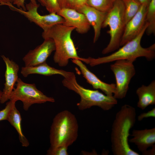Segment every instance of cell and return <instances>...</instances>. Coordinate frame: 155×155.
<instances>
[{
	"label": "cell",
	"instance_id": "6da1fadb",
	"mask_svg": "<svg viewBox=\"0 0 155 155\" xmlns=\"http://www.w3.org/2000/svg\"><path fill=\"white\" fill-rule=\"evenodd\" d=\"M136 111L132 106L125 104L116 113L113 122L111 136V151L114 155H139L129 144L130 130L136 121Z\"/></svg>",
	"mask_w": 155,
	"mask_h": 155
},
{
	"label": "cell",
	"instance_id": "7a4b0ae2",
	"mask_svg": "<svg viewBox=\"0 0 155 155\" xmlns=\"http://www.w3.org/2000/svg\"><path fill=\"white\" fill-rule=\"evenodd\" d=\"M75 29L74 27L58 24L43 31L42 33L44 39L50 38L54 41L55 50L53 60L60 67L66 66L70 59L81 60L82 58L78 55L71 37V33Z\"/></svg>",
	"mask_w": 155,
	"mask_h": 155
},
{
	"label": "cell",
	"instance_id": "3957f363",
	"mask_svg": "<svg viewBox=\"0 0 155 155\" xmlns=\"http://www.w3.org/2000/svg\"><path fill=\"white\" fill-rule=\"evenodd\" d=\"M148 25L146 22L145 26L139 34L135 38L128 42L116 51L108 56L94 58L89 57L83 58L82 61L93 67L102 64L111 62L120 59L135 61L137 58L145 57L149 61L155 57V44L144 48L142 46L141 41Z\"/></svg>",
	"mask_w": 155,
	"mask_h": 155
},
{
	"label": "cell",
	"instance_id": "277c9868",
	"mask_svg": "<svg viewBox=\"0 0 155 155\" xmlns=\"http://www.w3.org/2000/svg\"><path fill=\"white\" fill-rule=\"evenodd\" d=\"M78 124L75 115L65 110L58 113L53 119L50 131V147H68L77 140Z\"/></svg>",
	"mask_w": 155,
	"mask_h": 155
},
{
	"label": "cell",
	"instance_id": "5b68a950",
	"mask_svg": "<svg viewBox=\"0 0 155 155\" xmlns=\"http://www.w3.org/2000/svg\"><path fill=\"white\" fill-rule=\"evenodd\" d=\"M62 83L65 87L80 96V100L77 106L80 110L97 106L104 111H108L117 104V99L113 96H107L98 90L88 89L81 86L77 82L73 73L69 77L64 78Z\"/></svg>",
	"mask_w": 155,
	"mask_h": 155
},
{
	"label": "cell",
	"instance_id": "8992f818",
	"mask_svg": "<svg viewBox=\"0 0 155 155\" xmlns=\"http://www.w3.org/2000/svg\"><path fill=\"white\" fill-rule=\"evenodd\" d=\"M125 25L123 2L122 0H115L102 25V28L109 27L107 33L110 37L109 43L102 50V54L108 53L119 48Z\"/></svg>",
	"mask_w": 155,
	"mask_h": 155
},
{
	"label": "cell",
	"instance_id": "52a82bcc",
	"mask_svg": "<svg viewBox=\"0 0 155 155\" xmlns=\"http://www.w3.org/2000/svg\"><path fill=\"white\" fill-rule=\"evenodd\" d=\"M15 86L10 95L9 100L16 102L21 101L25 111H27L33 104L55 102L54 98L45 95L36 88L34 84L26 83L18 78Z\"/></svg>",
	"mask_w": 155,
	"mask_h": 155
},
{
	"label": "cell",
	"instance_id": "ba28073f",
	"mask_svg": "<svg viewBox=\"0 0 155 155\" xmlns=\"http://www.w3.org/2000/svg\"><path fill=\"white\" fill-rule=\"evenodd\" d=\"M134 61L119 60L110 65L116 79V91L113 96L116 99H122L126 96L130 81L135 73L133 64Z\"/></svg>",
	"mask_w": 155,
	"mask_h": 155
},
{
	"label": "cell",
	"instance_id": "9c48e42d",
	"mask_svg": "<svg viewBox=\"0 0 155 155\" xmlns=\"http://www.w3.org/2000/svg\"><path fill=\"white\" fill-rule=\"evenodd\" d=\"M7 5L11 10L18 12L24 16L31 22L35 23L43 29V31L56 25L63 24L65 21L64 18L57 13H50L49 14L44 15L40 14L38 12L39 5L37 3H34L30 1L26 4V11L15 7L12 3H9Z\"/></svg>",
	"mask_w": 155,
	"mask_h": 155
},
{
	"label": "cell",
	"instance_id": "30bf717a",
	"mask_svg": "<svg viewBox=\"0 0 155 155\" xmlns=\"http://www.w3.org/2000/svg\"><path fill=\"white\" fill-rule=\"evenodd\" d=\"M148 5L142 4L137 13L126 24L120 46L135 38L142 30L146 23V15Z\"/></svg>",
	"mask_w": 155,
	"mask_h": 155
},
{
	"label": "cell",
	"instance_id": "8fae6325",
	"mask_svg": "<svg viewBox=\"0 0 155 155\" xmlns=\"http://www.w3.org/2000/svg\"><path fill=\"white\" fill-rule=\"evenodd\" d=\"M44 39L41 44L29 51L23 57L25 66H35L46 62L52 52L55 51L53 40L50 38Z\"/></svg>",
	"mask_w": 155,
	"mask_h": 155
},
{
	"label": "cell",
	"instance_id": "7c38bea8",
	"mask_svg": "<svg viewBox=\"0 0 155 155\" xmlns=\"http://www.w3.org/2000/svg\"><path fill=\"white\" fill-rule=\"evenodd\" d=\"M57 13L64 19L63 24L74 27L78 33H86L90 28L91 26L85 16L73 9H61Z\"/></svg>",
	"mask_w": 155,
	"mask_h": 155
},
{
	"label": "cell",
	"instance_id": "4fadbf2b",
	"mask_svg": "<svg viewBox=\"0 0 155 155\" xmlns=\"http://www.w3.org/2000/svg\"><path fill=\"white\" fill-rule=\"evenodd\" d=\"M6 66L5 73V83L2 91L1 103L4 104L9 100L10 95L14 89L15 86L18 78V65L12 60L5 57L1 55Z\"/></svg>",
	"mask_w": 155,
	"mask_h": 155
},
{
	"label": "cell",
	"instance_id": "5bb4252c",
	"mask_svg": "<svg viewBox=\"0 0 155 155\" xmlns=\"http://www.w3.org/2000/svg\"><path fill=\"white\" fill-rule=\"evenodd\" d=\"M71 61L73 63L79 67L87 82L91 85L93 88L100 89L107 96H113L116 91L115 84H108L102 81L91 72L80 60L73 59Z\"/></svg>",
	"mask_w": 155,
	"mask_h": 155
},
{
	"label": "cell",
	"instance_id": "9a60e30c",
	"mask_svg": "<svg viewBox=\"0 0 155 155\" xmlns=\"http://www.w3.org/2000/svg\"><path fill=\"white\" fill-rule=\"evenodd\" d=\"M86 17L94 30L93 42H96L100 36L102 25L107 13L99 11L86 4L79 7L77 10Z\"/></svg>",
	"mask_w": 155,
	"mask_h": 155
},
{
	"label": "cell",
	"instance_id": "2e32d148",
	"mask_svg": "<svg viewBox=\"0 0 155 155\" xmlns=\"http://www.w3.org/2000/svg\"><path fill=\"white\" fill-rule=\"evenodd\" d=\"M131 135L133 137L129 140V142L134 144L141 152L155 144V127L142 130L134 129Z\"/></svg>",
	"mask_w": 155,
	"mask_h": 155
},
{
	"label": "cell",
	"instance_id": "e0dca14e",
	"mask_svg": "<svg viewBox=\"0 0 155 155\" xmlns=\"http://www.w3.org/2000/svg\"><path fill=\"white\" fill-rule=\"evenodd\" d=\"M20 72L25 77L30 74H38L47 76L60 75L64 78L69 77L73 73L55 69L49 65L46 62L35 66L22 67Z\"/></svg>",
	"mask_w": 155,
	"mask_h": 155
},
{
	"label": "cell",
	"instance_id": "ac0fdd59",
	"mask_svg": "<svg viewBox=\"0 0 155 155\" xmlns=\"http://www.w3.org/2000/svg\"><path fill=\"white\" fill-rule=\"evenodd\" d=\"M139 100L137 106L142 110L150 105L155 104V81L153 80L148 86L142 85L136 91Z\"/></svg>",
	"mask_w": 155,
	"mask_h": 155
},
{
	"label": "cell",
	"instance_id": "d6986e66",
	"mask_svg": "<svg viewBox=\"0 0 155 155\" xmlns=\"http://www.w3.org/2000/svg\"><path fill=\"white\" fill-rule=\"evenodd\" d=\"M7 121L18 132L19 140L22 146L24 147L28 146L29 143L22 132L21 126L22 118L20 112L16 108V104L14 105L11 110Z\"/></svg>",
	"mask_w": 155,
	"mask_h": 155
},
{
	"label": "cell",
	"instance_id": "ffe728a7",
	"mask_svg": "<svg viewBox=\"0 0 155 155\" xmlns=\"http://www.w3.org/2000/svg\"><path fill=\"white\" fill-rule=\"evenodd\" d=\"M146 22L148 25L145 32L148 35L155 34V0H150L146 15Z\"/></svg>",
	"mask_w": 155,
	"mask_h": 155
},
{
	"label": "cell",
	"instance_id": "44dd1931",
	"mask_svg": "<svg viewBox=\"0 0 155 155\" xmlns=\"http://www.w3.org/2000/svg\"><path fill=\"white\" fill-rule=\"evenodd\" d=\"M125 5V18L126 24L137 13L141 4L137 0H122Z\"/></svg>",
	"mask_w": 155,
	"mask_h": 155
},
{
	"label": "cell",
	"instance_id": "7402d4cb",
	"mask_svg": "<svg viewBox=\"0 0 155 155\" xmlns=\"http://www.w3.org/2000/svg\"><path fill=\"white\" fill-rule=\"evenodd\" d=\"M115 0H88L86 5L99 11L108 13L113 6Z\"/></svg>",
	"mask_w": 155,
	"mask_h": 155
},
{
	"label": "cell",
	"instance_id": "603a6c76",
	"mask_svg": "<svg viewBox=\"0 0 155 155\" xmlns=\"http://www.w3.org/2000/svg\"><path fill=\"white\" fill-rule=\"evenodd\" d=\"M68 147L59 146L55 147H50L47 151V155H68Z\"/></svg>",
	"mask_w": 155,
	"mask_h": 155
},
{
	"label": "cell",
	"instance_id": "cb8c5ba5",
	"mask_svg": "<svg viewBox=\"0 0 155 155\" xmlns=\"http://www.w3.org/2000/svg\"><path fill=\"white\" fill-rule=\"evenodd\" d=\"M45 7L50 13H57L61 10L58 0H45Z\"/></svg>",
	"mask_w": 155,
	"mask_h": 155
},
{
	"label": "cell",
	"instance_id": "d4e9b609",
	"mask_svg": "<svg viewBox=\"0 0 155 155\" xmlns=\"http://www.w3.org/2000/svg\"><path fill=\"white\" fill-rule=\"evenodd\" d=\"M16 102L10 100L7 102L5 107L0 111V121L7 120L10 112Z\"/></svg>",
	"mask_w": 155,
	"mask_h": 155
},
{
	"label": "cell",
	"instance_id": "484cf974",
	"mask_svg": "<svg viewBox=\"0 0 155 155\" xmlns=\"http://www.w3.org/2000/svg\"><path fill=\"white\" fill-rule=\"evenodd\" d=\"M149 117H155V107L148 112L140 114L138 116L137 119L138 121H141L144 119Z\"/></svg>",
	"mask_w": 155,
	"mask_h": 155
},
{
	"label": "cell",
	"instance_id": "4316f807",
	"mask_svg": "<svg viewBox=\"0 0 155 155\" xmlns=\"http://www.w3.org/2000/svg\"><path fill=\"white\" fill-rule=\"evenodd\" d=\"M74 0H58L61 9L63 8L73 9Z\"/></svg>",
	"mask_w": 155,
	"mask_h": 155
},
{
	"label": "cell",
	"instance_id": "83f0119b",
	"mask_svg": "<svg viewBox=\"0 0 155 155\" xmlns=\"http://www.w3.org/2000/svg\"><path fill=\"white\" fill-rule=\"evenodd\" d=\"M88 0H74L73 9L77 10L79 7L86 4Z\"/></svg>",
	"mask_w": 155,
	"mask_h": 155
},
{
	"label": "cell",
	"instance_id": "f1b7e54d",
	"mask_svg": "<svg viewBox=\"0 0 155 155\" xmlns=\"http://www.w3.org/2000/svg\"><path fill=\"white\" fill-rule=\"evenodd\" d=\"M143 155H155V145L152 147V148L150 149H148L145 151L142 152Z\"/></svg>",
	"mask_w": 155,
	"mask_h": 155
},
{
	"label": "cell",
	"instance_id": "f546056e",
	"mask_svg": "<svg viewBox=\"0 0 155 155\" xmlns=\"http://www.w3.org/2000/svg\"><path fill=\"white\" fill-rule=\"evenodd\" d=\"M14 0H0V6L6 5L9 3H13Z\"/></svg>",
	"mask_w": 155,
	"mask_h": 155
},
{
	"label": "cell",
	"instance_id": "4dcf8cb0",
	"mask_svg": "<svg viewBox=\"0 0 155 155\" xmlns=\"http://www.w3.org/2000/svg\"><path fill=\"white\" fill-rule=\"evenodd\" d=\"M137 0L141 4H146L148 5L150 0Z\"/></svg>",
	"mask_w": 155,
	"mask_h": 155
},
{
	"label": "cell",
	"instance_id": "1f68e13d",
	"mask_svg": "<svg viewBox=\"0 0 155 155\" xmlns=\"http://www.w3.org/2000/svg\"><path fill=\"white\" fill-rule=\"evenodd\" d=\"M39 1L41 5L44 6L45 5V0H38Z\"/></svg>",
	"mask_w": 155,
	"mask_h": 155
},
{
	"label": "cell",
	"instance_id": "d6a6232c",
	"mask_svg": "<svg viewBox=\"0 0 155 155\" xmlns=\"http://www.w3.org/2000/svg\"><path fill=\"white\" fill-rule=\"evenodd\" d=\"M2 91L0 90V104L1 103V97H2Z\"/></svg>",
	"mask_w": 155,
	"mask_h": 155
}]
</instances>
